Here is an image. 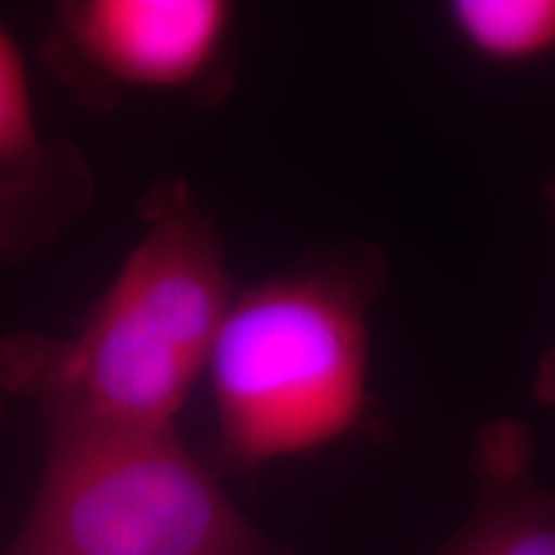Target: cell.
I'll list each match as a JSON object with an SVG mask.
<instances>
[{
  "label": "cell",
  "mask_w": 555,
  "mask_h": 555,
  "mask_svg": "<svg viewBox=\"0 0 555 555\" xmlns=\"http://www.w3.org/2000/svg\"><path fill=\"white\" fill-rule=\"evenodd\" d=\"M532 455L522 422H486L470 457L474 506L435 555H555V491L535 478Z\"/></svg>",
  "instance_id": "8992f818"
},
{
  "label": "cell",
  "mask_w": 555,
  "mask_h": 555,
  "mask_svg": "<svg viewBox=\"0 0 555 555\" xmlns=\"http://www.w3.org/2000/svg\"><path fill=\"white\" fill-rule=\"evenodd\" d=\"M119 273L67 337H0V397L41 429H176L234 298L221 237L183 178H157Z\"/></svg>",
  "instance_id": "6da1fadb"
},
{
  "label": "cell",
  "mask_w": 555,
  "mask_h": 555,
  "mask_svg": "<svg viewBox=\"0 0 555 555\" xmlns=\"http://www.w3.org/2000/svg\"><path fill=\"white\" fill-rule=\"evenodd\" d=\"M16 555H286L178 429H44Z\"/></svg>",
  "instance_id": "3957f363"
},
{
  "label": "cell",
  "mask_w": 555,
  "mask_h": 555,
  "mask_svg": "<svg viewBox=\"0 0 555 555\" xmlns=\"http://www.w3.org/2000/svg\"><path fill=\"white\" fill-rule=\"evenodd\" d=\"M5 412H9V401H5L3 397H0V425H3V420H5Z\"/></svg>",
  "instance_id": "9c48e42d"
},
{
  "label": "cell",
  "mask_w": 555,
  "mask_h": 555,
  "mask_svg": "<svg viewBox=\"0 0 555 555\" xmlns=\"http://www.w3.org/2000/svg\"><path fill=\"white\" fill-rule=\"evenodd\" d=\"M457 41L491 65H525L555 52V0H453Z\"/></svg>",
  "instance_id": "52a82bcc"
},
{
  "label": "cell",
  "mask_w": 555,
  "mask_h": 555,
  "mask_svg": "<svg viewBox=\"0 0 555 555\" xmlns=\"http://www.w3.org/2000/svg\"><path fill=\"white\" fill-rule=\"evenodd\" d=\"M224 0H65L41 60L82 108L111 111L131 93H217L234 34Z\"/></svg>",
  "instance_id": "277c9868"
},
{
  "label": "cell",
  "mask_w": 555,
  "mask_h": 555,
  "mask_svg": "<svg viewBox=\"0 0 555 555\" xmlns=\"http://www.w3.org/2000/svg\"><path fill=\"white\" fill-rule=\"evenodd\" d=\"M373 255L255 283L229 304L206 376L229 466L262 468L335 446L365 420Z\"/></svg>",
  "instance_id": "7a4b0ae2"
},
{
  "label": "cell",
  "mask_w": 555,
  "mask_h": 555,
  "mask_svg": "<svg viewBox=\"0 0 555 555\" xmlns=\"http://www.w3.org/2000/svg\"><path fill=\"white\" fill-rule=\"evenodd\" d=\"M5 555H16V553H5Z\"/></svg>",
  "instance_id": "30bf717a"
},
{
  "label": "cell",
  "mask_w": 555,
  "mask_h": 555,
  "mask_svg": "<svg viewBox=\"0 0 555 555\" xmlns=\"http://www.w3.org/2000/svg\"><path fill=\"white\" fill-rule=\"evenodd\" d=\"M545 206L555 219V176L545 180ZM532 397H535L538 404H555V345L547 347L543 358L538 360L535 378H532Z\"/></svg>",
  "instance_id": "ba28073f"
},
{
  "label": "cell",
  "mask_w": 555,
  "mask_h": 555,
  "mask_svg": "<svg viewBox=\"0 0 555 555\" xmlns=\"http://www.w3.org/2000/svg\"><path fill=\"white\" fill-rule=\"evenodd\" d=\"M93 201L88 157L39 129L24 54L0 21V262L31 260Z\"/></svg>",
  "instance_id": "5b68a950"
}]
</instances>
